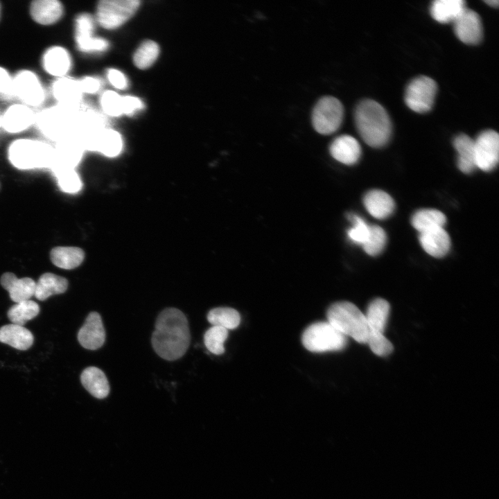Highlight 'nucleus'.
I'll return each instance as SVG.
<instances>
[{
    "mask_svg": "<svg viewBox=\"0 0 499 499\" xmlns=\"http://www.w3.org/2000/svg\"><path fill=\"white\" fill-rule=\"evenodd\" d=\"M151 343L156 353L166 360H175L186 352L191 341L188 320L175 308H167L158 315Z\"/></svg>",
    "mask_w": 499,
    "mask_h": 499,
    "instance_id": "1",
    "label": "nucleus"
},
{
    "mask_svg": "<svg viewBox=\"0 0 499 499\" xmlns=\"http://www.w3.org/2000/svg\"><path fill=\"white\" fill-rule=\"evenodd\" d=\"M354 119L360 136L369 146L380 148L389 140L391 120L378 102L371 99L360 101L355 109Z\"/></svg>",
    "mask_w": 499,
    "mask_h": 499,
    "instance_id": "2",
    "label": "nucleus"
},
{
    "mask_svg": "<svg viewBox=\"0 0 499 499\" xmlns=\"http://www.w3.org/2000/svg\"><path fill=\"white\" fill-rule=\"evenodd\" d=\"M326 315L327 322L347 338L367 344L369 329L365 315L355 304L347 301L335 302L329 308Z\"/></svg>",
    "mask_w": 499,
    "mask_h": 499,
    "instance_id": "3",
    "label": "nucleus"
},
{
    "mask_svg": "<svg viewBox=\"0 0 499 499\" xmlns=\"http://www.w3.org/2000/svg\"><path fill=\"white\" fill-rule=\"evenodd\" d=\"M8 152L10 163L19 169L51 168L53 161V148L35 139L15 140Z\"/></svg>",
    "mask_w": 499,
    "mask_h": 499,
    "instance_id": "4",
    "label": "nucleus"
},
{
    "mask_svg": "<svg viewBox=\"0 0 499 499\" xmlns=\"http://www.w3.org/2000/svg\"><path fill=\"white\" fill-rule=\"evenodd\" d=\"M76 116L74 107L58 104L42 110L35 122L44 136L58 142L72 135Z\"/></svg>",
    "mask_w": 499,
    "mask_h": 499,
    "instance_id": "5",
    "label": "nucleus"
},
{
    "mask_svg": "<svg viewBox=\"0 0 499 499\" xmlns=\"http://www.w3.org/2000/svg\"><path fill=\"white\" fill-rule=\"evenodd\" d=\"M304 347L313 353L340 351L347 343L345 335L329 322H318L308 326L301 336Z\"/></svg>",
    "mask_w": 499,
    "mask_h": 499,
    "instance_id": "6",
    "label": "nucleus"
},
{
    "mask_svg": "<svg viewBox=\"0 0 499 499\" xmlns=\"http://www.w3.org/2000/svg\"><path fill=\"white\" fill-rule=\"evenodd\" d=\"M344 117L342 103L333 96L321 98L312 112V124L314 129L324 135L331 134L340 127Z\"/></svg>",
    "mask_w": 499,
    "mask_h": 499,
    "instance_id": "7",
    "label": "nucleus"
},
{
    "mask_svg": "<svg viewBox=\"0 0 499 499\" xmlns=\"http://www.w3.org/2000/svg\"><path fill=\"white\" fill-rule=\"evenodd\" d=\"M138 0H103L96 9V20L104 28L114 29L130 19L139 6Z\"/></svg>",
    "mask_w": 499,
    "mask_h": 499,
    "instance_id": "8",
    "label": "nucleus"
},
{
    "mask_svg": "<svg viewBox=\"0 0 499 499\" xmlns=\"http://www.w3.org/2000/svg\"><path fill=\"white\" fill-rule=\"evenodd\" d=\"M437 89V84L433 79L425 76L417 77L406 87L405 102L415 112H427L433 105Z\"/></svg>",
    "mask_w": 499,
    "mask_h": 499,
    "instance_id": "9",
    "label": "nucleus"
},
{
    "mask_svg": "<svg viewBox=\"0 0 499 499\" xmlns=\"http://www.w3.org/2000/svg\"><path fill=\"white\" fill-rule=\"evenodd\" d=\"M473 141L476 168L487 172L494 169L499 157V137L497 132L493 130H484Z\"/></svg>",
    "mask_w": 499,
    "mask_h": 499,
    "instance_id": "10",
    "label": "nucleus"
},
{
    "mask_svg": "<svg viewBox=\"0 0 499 499\" xmlns=\"http://www.w3.org/2000/svg\"><path fill=\"white\" fill-rule=\"evenodd\" d=\"M12 91L27 105L38 106L44 100V91L37 76L24 70L12 79Z\"/></svg>",
    "mask_w": 499,
    "mask_h": 499,
    "instance_id": "11",
    "label": "nucleus"
},
{
    "mask_svg": "<svg viewBox=\"0 0 499 499\" xmlns=\"http://www.w3.org/2000/svg\"><path fill=\"white\" fill-rule=\"evenodd\" d=\"M453 23L455 35L463 43L478 44L482 40V21L474 10L466 8Z\"/></svg>",
    "mask_w": 499,
    "mask_h": 499,
    "instance_id": "12",
    "label": "nucleus"
},
{
    "mask_svg": "<svg viewBox=\"0 0 499 499\" xmlns=\"http://www.w3.org/2000/svg\"><path fill=\"white\" fill-rule=\"evenodd\" d=\"M94 21L89 14H82L76 20V40L79 49L84 52L106 51L108 42L101 37H94Z\"/></svg>",
    "mask_w": 499,
    "mask_h": 499,
    "instance_id": "13",
    "label": "nucleus"
},
{
    "mask_svg": "<svg viewBox=\"0 0 499 499\" xmlns=\"http://www.w3.org/2000/svg\"><path fill=\"white\" fill-rule=\"evenodd\" d=\"M53 150L51 169L74 168L81 159L82 146L71 135L58 141Z\"/></svg>",
    "mask_w": 499,
    "mask_h": 499,
    "instance_id": "14",
    "label": "nucleus"
},
{
    "mask_svg": "<svg viewBox=\"0 0 499 499\" xmlns=\"http://www.w3.org/2000/svg\"><path fill=\"white\" fill-rule=\"evenodd\" d=\"M78 340L87 349L96 350L101 347L105 340V331L100 315L90 313L85 324L78 333Z\"/></svg>",
    "mask_w": 499,
    "mask_h": 499,
    "instance_id": "15",
    "label": "nucleus"
},
{
    "mask_svg": "<svg viewBox=\"0 0 499 499\" xmlns=\"http://www.w3.org/2000/svg\"><path fill=\"white\" fill-rule=\"evenodd\" d=\"M35 120L33 110L26 105L9 107L1 118V125L9 133H19L28 128Z\"/></svg>",
    "mask_w": 499,
    "mask_h": 499,
    "instance_id": "16",
    "label": "nucleus"
},
{
    "mask_svg": "<svg viewBox=\"0 0 499 499\" xmlns=\"http://www.w3.org/2000/svg\"><path fill=\"white\" fill-rule=\"evenodd\" d=\"M329 151L335 159L346 165L356 164L361 155L358 141L348 134L336 137L331 143Z\"/></svg>",
    "mask_w": 499,
    "mask_h": 499,
    "instance_id": "17",
    "label": "nucleus"
},
{
    "mask_svg": "<svg viewBox=\"0 0 499 499\" xmlns=\"http://www.w3.org/2000/svg\"><path fill=\"white\" fill-rule=\"evenodd\" d=\"M0 282L15 303L29 300L35 294V282L29 277L19 279L12 272H5Z\"/></svg>",
    "mask_w": 499,
    "mask_h": 499,
    "instance_id": "18",
    "label": "nucleus"
},
{
    "mask_svg": "<svg viewBox=\"0 0 499 499\" xmlns=\"http://www.w3.org/2000/svg\"><path fill=\"white\" fill-rule=\"evenodd\" d=\"M363 204L370 215L377 219L388 218L394 210V202L386 192L374 189L365 193Z\"/></svg>",
    "mask_w": 499,
    "mask_h": 499,
    "instance_id": "19",
    "label": "nucleus"
},
{
    "mask_svg": "<svg viewBox=\"0 0 499 499\" xmlns=\"http://www.w3.org/2000/svg\"><path fill=\"white\" fill-rule=\"evenodd\" d=\"M419 239L423 249L435 258L444 256L450 247V237L444 228L421 233Z\"/></svg>",
    "mask_w": 499,
    "mask_h": 499,
    "instance_id": "20",
    "label": "nucleus"
},
{
    "mask_svg": "<svg viewBox=\"0 0 499 499\" xmlns=\"http://www.w3.org/2000/svg\"><path fill=\"white\" fill-rule=\"evenodd\" d=\"M62 13L63 6L57 0H35L30 5L31 17L42 25H51L57 22Z\"/></svg>",
    "mask_w": 499,
    "mask_h": 499,
    "instance_id": "21",
    "label": "nucleus"
},
{
    "mask_svg": "<svg viewBox=\"0 0 499 499\" xmlns=\"http://www.w3.org/2000/svg\"><path fill=\"white\" fill-rule=\"evenodd\" d=\"M389 311V304L384 299L376 298L369 303L365 314L369 333L384 334Z\"/></svg>",
    "mask_w": 499,
    "mask_h": 499,
    "instance_id": "22",
    "label": "nucleus"
},
{
    "mask_svg": "<svg viewBox=\"0 0 499 499\" xmlns=\"http://www.w3.org/2000/svg\"><path fill=\"white\" fill-rule=\"evenodd\" d=\"M43 64L47 73L62 78L69 71L71 60L65 49L61 46H53L45 52Z\"/></svg>",
    "mask_w": 499,
    "mask_h": 499,
    "instance_id": "23",
    "label": "nucleus"
},
{
    "mask_svg": "<svg viewBox=\"0 0 499 499\" xmlns=\"http://www.w3.org/2000/svg\"><path fill=\"white\" fill-rule=\"evenodd\" d=\"M83 387L94 397L104 399L110 392V385L103 371L96 367H89L80 375Z\"/></svg>",
    "mask_w": 499,
    "mask_h": 499,
    "instance_id": "24",
    "label": "nucleus"
},
{
    "mask_svg": "<svg viewBox=\"0 0 499 499\" xmlns=\"http://www.w3.org/2000/svg\"><path fill=\"white\" fill-rule=\"evenodd\" d=\"M34 341L32 333L23 326L10 324L0 328V342L19 350L29 349Z\"/></svg>",
    "mask_w": 499,
    "mask_h": 499,
    "instance_id": "25",
    "label": "nucleus"
},
{
    "mask_svg": "<svg viewBox=\"0 0 499 499\" xmlns=\"http://www.w3.org/2000/svg\"><path fill=\"white\" fill-rule=\"evenodd\" d=\"M122 148L121 135L114 130L106 129L97 132L89 150H98L107 157H113L121 152Z\"/></svg>",
    "mask_w": 499,
    "mask_h": 499,
    "instance_id": "26",
    "label": "nucleus"
},
{
    "mask_svg": "<svg viewBox=\"0 0 499 499\" xmlns=\"http://www.w3.org/2000/svg\"><path fill=\"white\" fill-rule=\"evenodd\" d=\"M457 152V166L464 173H471L476 168L474 141L465 134H460L453 140Z\"/></svg>",
    "mask_w": 499,
    "mask_h": 499,
    "instance_id": "27",
    "label": "nucleus"
},
{
    "mask_svg": "<svg viewBox=\"0 0 499 499\" xmlns=\"http://www.w3.org/2000/svg\"><path fill=\"white\" fill-rule=\"evenodd\" d=\"M68 288V281L63 277L46 272L40 276L37 283L34 296L44 301L53 295L64 292Z\"/></svg>",
    "mask_w": 499,
    "mask_h": 499,
    "instance_id": "28",
    "label": "nucleus"
},
{
    "mask_svg": "<svg viewBox=\"0 0 499 499\" xmlns=\"http://www.w3.org/2000/svg\"><path fill=\"white\" fill-rule=\"evenodd\" d=\"M463 0H436L430 6L432 17L440 23L453 22L466 8Z\"/></svg>",
    "mask_w": 499,
    "mask_h": 499,
    "instance_id": "29",
    "label": "nucleus"
},
{
    "mask_svg": "<svg viewBox=\"0 0 499 499\" xmlns=\"http://www.w3.org/2000/svg\"><path fill=\"white\" fill-rule=\"evenodd\" d=\"M446 222L445 215L434 209H423L416 211L411 219L414 228L419 234L438 228H444Z\"/></svg>",
    "mask_w": 499,
    "mask_h": 499,
    "instance_id": "30",
    "label": "nucleus"
},
{
    "mask_svg": "<svg viewBox=\"0 0 499 499\" xmlns=\"http://www.w3.org/2000/svg\"><path fill=\"white\" fill-rule=\"evenodd\" d=\"M52 263L57 267L71 270L78 267L85 258L84 251L77 247H56L50 254Z\"/></svg>",
    "mask_w": 499,
    "mask_h": 499,
    "instance_id": "31",
    "label": "nucleus"
},
{
    "mask_svg": "<svg viewBox=\"0 0 499 499\" xmlns=\"http://www.w3.org/2000/svg\"><path fill=\"white\" fill-rule=\"evenodd\" d=\"M53 94L59 104L74 107L81 94L78 81L62 77L53 85Z\"/></svg>",
    "mask_w": 499,
    "mask_h": 499,
    "instance_id": "32",
    "label": "nucleus"
},
{
    "mask_svg": "<svg viewBox=\"0 0 499 499\" xmlns=\"http://www.w3.org/2000/svg\"><path fill=\"white\" fill-rule=\"evenodd\" d=\"M207 320L212 325L229 329H234L240 322L238 312L229 307H218L209 310Z\"/></svg>",
    "mask_w": 499,
    "mask_h": 499,
    "instance_id": "33",
    "label": "nucleus"
},
{
    "mask_svg": "<svg viewBox=\"0 0 499 499\" xmlns=\"http://www.w3.org/2000/svg\"><path fill=\"white\" fill-rule=\"evenodd\" d=\"M39 313V305L29 299L16 303L10 308L7 315L12 324L23 326L26 322L35 317Z\"/></svg>",
    "mask_w": 499,
    "mask_h": 499,
    "instance_id": "34",
    "label": "nucleus"
},
{
    "mask_svg": "<svg viewBox=\"0 0 499 499\" xmlns=\"http://www.w3.org/2000/svg\"><path fill=\"white\" fill-rule=\"evenodd\" d=\"M159 54V45L152 40H146L135 51L133 55L134 64L140 69H148L155 63Z\"/></svg>",
    "mask_w": 499,
    "mask_h": 499,
    "instance_id": "35",
    "label": "nucleus"
},
{
    "mask_svg": "<svg viewBox=\"0 0 499 499\" xmlns=\"http://www.w3.org/2000/svg\"><path fill=\"white\" fill-rule=\"evenodd\" d=\"M58 180V184L63 192L75 193L82 188V182L74 168L52 169Z\"/></svg>",
    "mask_w": 499,
    "mask_h": 499,
    "instance_id": "36",
    "label": "nucleus"
},
{
    "mask_svg": "<svg viewBox=\"0 0 499 499\" xmlns=\"http://www.w3.org/2000/svg\"><path fill=\"white\" fill-rule=\"evenodd\" d=\"M228 336V330L225 328L212 326L204 335V342L207 349L215 355L225 352L224 342Z\"/></svg>",
    "mask_w": 499,
    "mask_h": 499,
    "instance_id": "37",
    "label": "nucleus"
},
{
    "mask_svg": "<svg viewBox=\"0 0 499 499\" xmlns=\"http://www.w3.org/2000/svg\"><path fill=\"white\" fill-rule=\"evenodd\" d=\"M386 241L387 236L382 227L375 225H369V235L362 247L369 255L376 256L383 250Z\"/></svg>",
    "mask_w": 499,
    "mask_h": 499,
    "instance_id": "38",
    "label": "nucleus"
},
{
    "mask_svg": "<svg viewBox=\"0 0 499 499\" xmlns=\"http://www.w3.org/2000/svg\"><path fill=\"white\" fill-rule=\"evenodd\" d=\"M348 218L352 222V227L347 231L348 237L353 243L362 246L369 235V225L356 214L350 213Z\"/></svg>",
    "mask_w": 499,
    "mask_h": 499,
    "instance_id": "39",
    "label": "nucleus"
},
{
    "mask_svg": "<svg viewBox=\"0 0 499 499\" xmlns=\"http://www.w3.org/2000/svg\"><path fill=\"white\" fill-rule=\"evenodd\" d=\"M100 105L103 112L110 116H119L122 114V96L116 92L107 90L100 97Z\"/></svg>",
    "mask_w": 499,
    "mask_h": 499,
    "instance_id": "40",
    "label": "nucleus"
},
{
    "mask_svg": "<svg viewBox=\"0 0 499 499\" xmlns=\"http://www.w3.org/2000/svg\"><path fill=\"white\" fill-rule=\"evenodd\" d=\"M367 344L374 354L381 357L389 356L394 349L392 342L381 333H369Z\"/></svg>",
    "mask_w": 499,
    "mask_h": 499,
    "instance_id": "41",
    "label": "nucleus"
},
{
    "mask_svg": "<svg viewBox=\"0 0 499 499\" xmlns=\"http://www.w3.org/2000/svg\"><path fill=\"white\" fill-rule=\"evenodd\" d=\"M144 107L143 103L138 97L122 96V114L131 115Z\"/></svg>",
    "mask_w": 499,
    "mask_h": 499,
    "instance_id": "42",
    "label": "nucleus"
},
{
    "mask_svg": "<svg viewBox=\"0 0 499 499\" xmlns=\"http://www.w3.org/2000/svg\"><path fill=\"white\" fill-rule=\"evenodd\" d=\"M107 77L110 83L116 89H125L128 87L126 76L118 69H109L107 71Z\"/></svg>",
    "mask_w": 499,
    "mask_h": 499,
    "instance_id": "43",
    "label": "nucleus"
},
{
    "mask_svg": "<svg viewBox=\"0 0 499 499\" xmlns=\"http://www.w3.org/2000/svg\"><path fill=\"white\" fill-rule=\"evenodd\" d=\"M81 92L94 94L97 92L100 87V80L95 77L87 76L78 81Z\"/></svg>",
    "mask_w": 499,
    "mask_h": 499,
    "instance_id": "44",
    "label": "nucleus"
},
{
    "mask_svg": "<svg viewBox=\"0 0 499 499\" xmlns=\"http://www.w3.org/2000/svg\"><path fill=\"white\" fill-rule=\"evenodd\" d=\"M12 79L8 72L0 67V93H8L12 91Z\"/></svg>",
    "mask_w": 499,
    "mask_h": 499,
    "instance_id": "45",
    "label": "nucleus"
},
{
    "mask_svg": "<svg viewBox=\"0 0 499 499\" xmlns=\"http://www.w3.org/2000/svg\"><path fill=\"white\" fill-rule=\"evenodd\" d=\"M484 2L492 7H498L499 3L498 0H488L484 1Z\"/></svg>",
    "mask_w": 499,
    "mask_h": 499,
    "instance_id": "46",
    "label": "nucleus"
},
{
    "mask_svg": "<svg viewBox=\"0 0 499 499\" xmlns=\"http://www.w3.org/2000/svg\"><path fill=\"white\" fill-rule=\"evenodd\" d=\"M0 13H1V6H0Z\"/></svg>",
    "mask_w": 499,
    "mask_h": 499,
    "instance_id": "47",
    "label": "nucleus"
},
{
    "mask_svg": "<svg viewBox=\"0 0 499 499\" xmlns=\"http://www.w3.org/2000/svg\"><path fill=\"white\" fill-rule=\"evenodd\" d=\"M0 125H1V118H0Z\"/></svg>",
    "mask_w": 499,
    "mask_h": 499,
    "instance_id": "48",
    "label": "nucleus"
}]
</instances>
